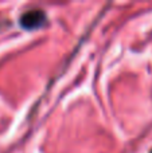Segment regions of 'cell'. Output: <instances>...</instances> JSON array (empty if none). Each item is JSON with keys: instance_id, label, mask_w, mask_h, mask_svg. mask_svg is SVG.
I'll list each match as a JSON object with an SVG mask.
<instances>
[{"instance_id": "1", "label": "cell", "mask_w": 152, "mask_h": 153, "mask_svg": "<svg viewBox=\"0 0 152 153\" xmlns=\"http://www.w3.org/2000/svg\"><path fill=\"white\" fill-rule=\"evenodd\" d=\"M46 22V13L42 10H30L20 16V26L26 30H37Z\"/></svg>"}]
</instances>
